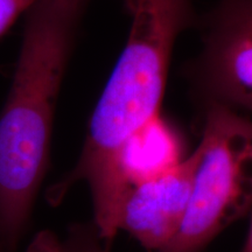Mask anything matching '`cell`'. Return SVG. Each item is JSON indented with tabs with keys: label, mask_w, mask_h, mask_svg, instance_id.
Instances as JSON below:
<instances>
[{
	"label": "cell",
	"mask_w": 252,
	"mask_h": 252,
	"mask_svg": "<svg viewBox=\"0 0 252 252\" xmlns=\"http://www.w3.org/2000/svg\"><path fill=\"white\" fill-rule=\"evenodd\" d=\"M88 0H37L0 115V243L14 252L49 166L53 123Z\"/></svg>",
	"instance_id": "1"
},
{
	"label": "cell",
	"mask_w": 252,
	"mask_h": 252,
	"mask_svg": "<svg viewBox=\"0 0 252 252\" xmlns=\"http://www.w3.org/2000/svg\"><path fill=\"white\" fill-rule=\"evenodd\" d=\"M130 13V33L91 116L78 161L53 185L59 197L81 181L91 196L103 190L122 145L160 115L176 40L196 20L191 0H134Z\"/></svg>",
	"instance_id": "2"
},
{
	"label": "cell",
	"mask_w": 252,
	"mask_h": 252,
	"mask_svg": "<svg viewBox=\"0 0 252 252\" xmlns=\"http://www.w3.org/2000/svg\"><path fill=\"white\" fill-rule=\"evenodd\" d=\"M190 200L174 238L158 252H201L252 209V117L224 106L204 109L195 150Z\"/></svg>",
	"instance_id": "3"
},
{
	"label": "cell",
	"mask_w": 252,
	"mask_h": 252,
	"mask_svg": "<svg viewBox=\"0 0 252 252\" xmlns=\"http://www.w3.org/2000/svg\"><path fill=\"white\" fill-rule=\"evenodd\" d=\"M186 75L204 109L252 117V0H217L201 21V48Z\"/></svg>",
	"instance_id": "4"
},
{
	"label": "cell",
	"mask_w": 252,
	"mask_h": 252,
	"mask_svg": "<svg viewBox=\"0 0 252 252\" xmlns=\"http://www.w3.org/2000/svg\"><path fill=\"white\" fill-rule=\"evenodd\" d=\"M196 163L194 152L168 172L132 187L119 208L118 231L124 230L150 251L165 248L185 219Z\"/></svg>",
	"instance_id": "5"
},
{
	"label": "cell",
	"mask_w": 252,
	"mask_h": 252,
	"mask_svg": "<svg viewBox=\"0 0 252 252\" xmlns=\"http://www.w3.org/2000/svg\"><path fill=\"white\" fill-rule=\"evenodd\" d=\"M96 226L93 223H75L64 237L49 230L34 236L26 252H108L100 244Z\"/></svg>",
	"instance_id": "6"
},
{
	"label": "cell",
	"mask_w": 252,
	"mask_h": 252,
	"mask_svg": "<svg viewBox=\"0 0 252 252\" xmlns=\"http://www.w3.org/2000/svg\"><path fill=\"white\" fill-rule=\"evenodd\" d=\"M37 0H0V36H2L15 20L33 6Z\"/></svg>",
	"instance_id": "7"
},
{
	"label": "cell",
	"mask_w": 252,
	"mask_h": 252,
	"mask_svg": "<svg viewBox=\"0 0 252 252\" xmlns=\"http://www.w3.org/2000/svg\"><path fill=\"white\" fill-rule=\"evenodd\" d=\"M241 252H252V219L250 223V229H249V234L247 237V241H245V244L243 249H242Z\"/></svg>",
	"instance_id": "8"
},
{
	"label": "cell",
	"mask_w": 252,
	"mask_h": 252,
	"mask_svg": "<svg viewBox=\"0 0 252 252\" xmlns=\"http://www.w3.org/2000/svg\"><path fill=\"white\" fill-rule=\"evenodd\" d=\"M122 1H123V4L125 5L126 9H127L128 12H131V9H132V7H133V5H134V0H122Z\"/></svg>",
	"instance_id": "9"
},
{
	"label": "cell",
	"mask_w": 252,
	"mask_h": 252,
	"mask_svg": "<svg viewBox=\"0 0 252 252\" xmlns=\"http://www.w3.org/2000/svg\"><path fill=\"white\" fill-rule=\"evenodd\" d=\"M0 252H9V251L4 247V245H1V243H0Z\"/></svg>",
	"instance_id": "10"
}]
</instances>
